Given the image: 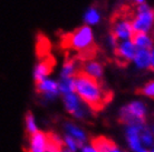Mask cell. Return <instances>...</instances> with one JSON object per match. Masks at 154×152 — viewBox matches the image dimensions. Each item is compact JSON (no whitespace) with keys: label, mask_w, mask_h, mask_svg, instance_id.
<instances>
[{"label":"cell","mask_w":154,"mask_h":152,"mask_svg":"<svg viewBox=\"0 0 154 152\" xmlns=\"http://www.w3.org/2000/svg\"><path fill=\"white\" fill-rule=\"evenodd\" d=\"M150 152H154V147H153V149H152V150H151Z\"/></svg>","instance_id":"32"},{"label":"cell","mask_w":154,"mask_h":152,"mask_svg":"<svg viewBox=\"0 0 154 152\" xmlns=\"http://www.w3.org/2000/svg\"><path fill=\"white\" fill-rule=\"evenodd\" d=\"M109 152H122V151H121V150H119V149L117 148V147H115V148L113 149V150H111Z\"/></svg>","instance_id":"28"},{"label":"cell","mask_w":154,"mask_h":152,"mask_svg":"<svg viewBox=\"0 0 154 152\" xmlns=\"http://www.w3.org/2000/svg\"><path fill=\"white\" fill-rule=\"evenodd\" d=\"M65 129L68 133V136H70L72 138H74L75 140L79 143L81 145H83L85 141H86V136L83 130H81L78 127H76L73 123H66Z\"/></svg>","instance_id":"18"},{"label":"cell","mask_w":154,"mask_h":152,"mask_svg":"<svg viewBox=\"0 0 154 152\" xmlns=\"http://www.w3.org/2000/svg\"><path fill=\"white\" fill-rule=\"evenodd\" d=\"M82 152H97V151L91 145V147H85V148H83Z\"/></svg>","instance_id":"26"},{"label":"cell","mask_w":154,"mask_h":152,"mask_svg":"<svg viewBox=\"0 0 154 152\" xmlns=\"http://www.w3.org/2000/svg\"><path fill=\"white\" fill-rule=\"evenodd\" d=\"M60 152H70V151H69V150H67V149H63Z\"/></svg>","instance_id":"30"},{"label":"cell","mask_w":154,"mask_h":152,"mask_svg":"<svg viewBox=\"0 0 154 152\" xmlns=\"http://www.w3.org/2000/svg\"><path fill=\"white\" fill-rule=\"evenodd\" d=\"M64 145H66V149L69 150L70 152H75L77 149L82 147L74 138H72L70 136H68V134H67L65 137V139H64Z\"/></svg>","instance_id":"23"},{"label":"cell","mask_w":154,"mask_h":152,"mask_svg":"<svg viewBox=\"0 0 154 152\" xmlns=\"http://www.w3.org/2000/svg\"><path fill=\"white\" fill-rule=\"evenodd\" d=\"M131 22L134 34H151L154 29V9L147 4L136 6Z\"/></svg>","instance_id":"3"},{"label":"cell","mask_w":154,"mask_h":152,"mask_svg":"<svg viewBox=\"0 0 154 152\" xmlns=\"http://www.w3.org/2000/svg\"><path fill=\"white\" fill-rule=\"evenodd\" d=\"M140 139H141V143L145 145H151L154 142V137L153 134L150 132V130L142 128L141 129V133H140Z\"/></svg>","instance_id":"22"},{"label":"cell","mask_w":154,"mask_h":152,"mask_svg":"<svg viewBox=\"0 0 154 152\" xmlns=\"http://www.w3.org/2000/svg\"><path fill=\"white\" fill-rule=\"evenodd\" d=\"M55 61L50 57H46L42 60H39L34 68V80H35L36 83L46 79V78H49V75L53 71Z\"/></svg>","instance_id":"9"},{"label":"cell","mask_w":154,"mask_h":152,"mask_svg":"<svg viewBox=\"0 0 154 152\" xmlns=\"http://www.w3.org/2000/svg\"><path fill=\"white\" fill-rule=\"evenodd\" d=\"M150 56H151V69L154 70V45L150 49Z\"/></svg>","instance_id":"25"},{"label":"cell","mask_w":154,"mask_h":152,"mask_svg":"<svg viewBox=\"0 0 154 152\" xmlns=\"http://www.w3.org/2000/svg\"><path fill=\"white\" fill-rule=\"evenodd\" d=\"M141 129L142 128H139V127L130 126L126 130V138L128 141V145H130L132 150H134L135 152H137L142 149V143H141V139H140Z\"/></svg>","instance_id":"13"},{"label":"cell","mask_w":154,"mask_h":152,"mask_svg":"<svg viewBox=\"0 0 154 152\" xmlns=\"http://www.w3.org/2000/svg\"><path fill=\"white\" fill-rule=\"evenodd\" d=\"M111 34L115 37L119 41L131 40L134 36V30L132 27L131 19L119 17L112 23V31Z\"/></svg>","instance_id":"6"},{"label":"cell","mask_w":154,"mask_h":152,"mask_svg":"<svg viewBox=\"0 0 154 152\" xmlns=\"http://www.w3.org/2000/svg\"><path fill=\"white\" fill-rule=\"evenodd\" d=\"M139 93L142 95H145L147 98L154 99V80L144 84L139 90Z\"/></svg>","instance_id":"21"},{"label":"cell","mask_w":154,"mask_h":152,"mask_svg":"<svg viewBox=\"0 0 154 152\" xmlns=\"http://www.w3.org/2000/svg\"><path fill=\"white\" fill-rule=\"evenodd\" d=\"M132 2L134 4H136V6H140V4H146L147 0H131Z\"/></svg>","instance_id":"27"},{"label":"cell","mask_w":154,"mask_h":152,"mask_svg":"<svg viewBox=\"0 0 154 152\" xmlns=\"http://www.w3.org/2000/svg\"><path fill=\"white\" fill-rule=\"evenodd\" d=\"M132 41L136 49L150 50L154 45V39L151 34H134Z\"/></svg>","instance_id":"14"},{"label":"cell","mask_w":154,"mask_h":152,"mask_svg":"<svg viewBox=\"0 0 154 152\" xmlns=\"http://www.w3.org/2000/svg\"><path fill=\"white\" fill-rule=\"evenodd\" d=\"M83 19H84V25L92 28V27H94V26H97V25L100 22L102 15H100V11L96 7L92 6V7L87 8V9L85 10Z\"/></svg>","instance_id":"16"},{"label":"cell","mask_w":154,"mask_h":152,"mask_svg":"<svg viewBox=\"0 0 154 152\" xmlns=\"http://www.w3.org/2000/svg\"><path fill=\"white\" fill-rule=\"evenodd\" d=\"M137 152H150V151H147V150H146V149H141V150H139V151H137Z\"/></svg>","instance_id":"29"},{"label":"cell","mask_w":154,"mask_h":152,"mask_svg":"<svg viewBox=\"0 0 154 152\" xmlns=\"http://www.w3.org/2000/svg\"><path fill=\"white\" fill-rule=\"evenodd\" d=\"M75 93L84 104L94 111H100L112 99V93L103 87L100 81L81 71L75 76Z\"/></svg>","instance_id":"1"},{"label":"cell","mask_w":154,"mask_h":152,"mask_svg":"<svg viewBox=\"0 0 154 152\" xmlns=\"http://www.w3.org/2000/svg\"><path fill=\"white\" fill-rule=\"evenodd\" d=\"M25 123H26V130H27V133L30 136V134H34L38 131L37 129V126H36V121H35V118H34V115L32 113L30 112H28L26 114V118H25Z\"/></svg>","instance_id":"20"},{"label":"cell","mask_w":154,"mask_h":152,"mask_svg":"<svg viewBox=\"0 0 154 152\" xmlns=\"http://www.w3.org/2000/svg\"><path fill=\"white\" fill-rule=\"evenodd\" d=\"M152 34V37H153V39H154V29L152 30V34Z\"/></svg>","instance_id":"31"},{"label":"cell","mask_w":154,"mask_h":152,"mask_svg":"<svg viewBox=\"0 0 154 152\" xmlns=\"http://www.w3.org/2000/svg\"><path fill=\"white\" fill-rule=\"evenodd\" d=\"M65 41L68 48L79 52L81 54H86L87 52H91L94 46L95 34L93 28L83 25L76 28L72 34H67Z\"/></svg>","instance_id":"2"},{"label":"cell","mask_w":154,"mask_h":152,"mask_svg":"<svg viewBox=\"0 0 154 152\" xmlns=\"http://www.w3.org/2000/svg\"><path fill=\"white\" fill-rule=\"evenodd\" d=\"M132 62L134 63L135 68H137L139 70H147V69H151L150 50L137 49Z\"/></svg>","instance_id":"12"},{"label":"cell","mask_w":154,"mask_h":152,"mask_svg":"<svg viewBox=\"0 0 154 152\" xmlns=\"http://www.w3.org/2000/svg\"><path fill=\"white\" fill-rule=\"evenodd\" d=\"M79 72L77 61L75 59H67L60 68V78H75Z\"/></svg>","instance_id":"17"},{"label":"cell","mask_w":154,"mask_h":152,"mask_svg":"<svg viewBox=\"0 0 154 152\" xmlns=\"http://www.w3.org/2000/svg\"><path fill=\"white\" fill-rule=\"evenodd\" d=\"M63 101H64L66 110L68 111L70 114H73L75 118L85 119L88 115V111L85 108L87 106L86 104L83 106V101L79 99V97L75 92L63 95Z\"/></svg>","instance_id":"5"},{"label":"cell","mask_w":154,"mask_h":152,"mask_svg":"<svg viewBox=\"0 0 154 152\" xmlns=\"http://www.w3.org/2000/svg\"><path fill=\"white\" fill-rule=\"evenodd\" d=\"M105 41H106V45H107L108 48H112L113 50L115 49V47L117 46V43H119V40H117L112 34H109L106 36Z\"/></svg>","instance_id":"24"},{"label":"cell","mask_w":154,"mask_h":152,"mask_svg":"<svg viewBox=\"0 0 154 152\" xmlns=\"http://www.w3.org/2000/svg\"><path fill=\"white\" fill-rule=\"evenodd\" d=\"M58 89L62 95L75 92V78H60L58 81Z\"/></svg>","instance_id":"19"},{"label":"cell","mask_w":154,"mask_h":152,"mask_svg":"<svg viewBox=\"0 0 154 152\" xmlns=\"http://www.w3.org/2000/svg\"><path fill=\"white\" fill-rule=\"evenodd\" d=\"M137 49L133 41L131 40H124V41H119L117 46L114 49V53L115 57L117 58V60L121 63H128L133 61L135 53H136Z\"/></svg>","instance_id":"7"},{"label":"cell","mask_w":154,"mask_h":152,"mask_svg":"<svg viewBox=\"0 0 154 152\" xmlns=\"http://www.w3.org/2000/svg\"><path fill=\"white\" fill-rule=\"evenodd\" d=\"M79 71L93 79L100 81V79L104 76V66L95 59H87L83 63Z\"/></svg>","instance_id":"10"},{"label":"cell","mask_w":154,"mask_h":152,"mask_svg":"<svg viewBox=\"0 0 154 152\" xmlns=\"http://www.w3.org/2000/svg\"><path fill=\"white\" fill-rule=\"evenodd\" d=\"M146 115L145 104L141 101H132L124 106L119 111V120L122 123L127 126H134L139 128H144Z\"/></svg>","instance_id":"4"},{"label":"cell","mask_w":154,"mask_h":152,"mask_svg":"<svg viewBox=\"0 0 154 152\" xmlns=\"http://www.w3.org/2000/svg\"><path fill=\"white\" fill-rule=\"evenodd\" d=\"M92 147L97 152H109L111 150L115 148V142L106 137L100 136V137L94 138L92 140Z\"/></svg>","instance_id":"15"},{"label":"cell","mask_w":154,"mask_h":152,"mask_svg":"<svg viewBox=\"0 0 154 152\" xmlns=\"http://www.w3.org/2000/svg\"><path fill=\"white\" fill-rule=\"evenodd\" d=\"M36 89L39 95H42L45 99L53 100L59 95V89H58V81L46 78L36 83Z\"/></svg>","instance_id":"8"},{"label":"cell","mask_w":154,"mask_h":152,"mask_svg":"<svg viewBox=\"0 0 154 152\" xmlns=\"http://www.w3.org/2000/svg\"><path fill=\"white\" fill-rule=\"evenodd\" d=\"M26 150L28 152H47V133L37 131L30 134Z\"/></svg>","instance_id":"11"}]
</instances>
